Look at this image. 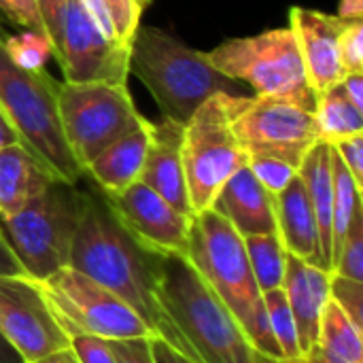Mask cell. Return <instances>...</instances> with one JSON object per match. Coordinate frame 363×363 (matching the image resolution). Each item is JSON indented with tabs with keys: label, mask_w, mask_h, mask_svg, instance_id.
<instances>
[{
	"label": "cell",
	"mask_w": 363,
	"mask_h": 363,
	"mask_svg": "<svg viewBox=\"0 0 363 363\" xmlns=\"http://www.w3.org/2000/svg\"><path fill=\"white\" fill-rule=\"evenodd\" d=\"M330 285H332L330 270L287 253L283 291L287 296L289 308L296 319L302 355H306L313 347H317L321 313L325 302L330 300Z\"/></svg>",
	"instance_id": "obj_17"
},
{
	"label": "cell",
	"mask_w": 363,
	"mask_h": 363,
	"mask_svg": "<svg viewBox=\"0 0 363 363\" xmlns=\"http://www.w3.org/2000/svg\"><path fill=\"white\" fill-rule=\"evenodd\" d=\"M185 257L234 315L255 353L281 359L283 355L268 325L264 296L247 257L245 238L236 228L213 208L194 215Z\"/></svg>",
	"instance_id": "obj_2"
},
{
	"label": "cell",
	"mask_w": 363,
	"mask_h": 363,
	"mask_svg": "<svg viewBox=\"0 0 363 363\" xmlns=\"http://www.w3.org/2000/svg\"><path fill=\"white\" fill-rule=\"evenodd\" d=\"M40 21H43V30L45 36L51 45V51L57 43V34H60V21H62V13H64V4L66 0H34Z\"/></svg>",
	"instance_id": "obj_38"
},
{
	"label": "cell",
	"mask_w": 363,
	"mask_h": 363,
	"mask_svg": "<svg viewBox=\"0 0 363 363\" xmlns=\"http://www.w3.org/2000/svg\"><path fill=\"white\" fill-rule=\"evenodd\" d=\"M111 351L117 363H155L151 351V338H123V340H108Z\"/></svg>",
	"instance_id": "obj_36"
},
{
	"label": "cell",
	"mask_w": 363,
	"mask_h": 363,
	"mask_svg": "<svg viewBox=\"0 0 363 363\" xmlns=\"http://www.w3.org/2000/svg\"><path fill=\"white\" fill-rule=\"evenodd\" d=\"M338 17L340 19H363V0H340L338 2Z\"/></svg>",
	"instance_id": "obj_42"
},
{
	"label": "cell",
	"mask_w": 363,
	"mask_h": 363,
	"mask_svg": "<svg viewBox=\"0 0 363 363\" xmlns=\"http://www.w3.org/2000/svg\"><path fill=\"white\" fill-rule=\"evenodd\" d=\"M70 349L79 363H117L108 340L89 334H70Z\"/></svg>",
	"instance_id": "obj_34"
},
{
	"label": "cell",
	"mask_w": 363,
	"mask_h": 363,
	"mask_svg": "<svg viewBox=\"0 0 363 363\" xmlns=\"http://www.w3.org/2000/svg\"><path fill=\"white\" fill-rule=\"evenodd\" d=\"M332 147H334L336 155L342 160L345 168L349 170L353 183L363 194V134H357V136L347 138V140H340V143H336Z\"/></svg>",
	"instance_id": "obj_35"
},
{
	"label": "cell",
	"mask_w": 363,
	"mask_h": 363,
	"mask_svg": "<svg viewBox=\"0 0 363 363\" xmlns=\"http://www.w3.org/2000/svg\"><path fill=\"white\" fill-rule=\"evenodd\" d=\"M0 336L23 363L70 347L38 281L28 274H0Z\"/></svg>",
	"instance_id": "obj_13"
},
{
	"label": "cell",
	"mask_w": 363,
	"mask_h": 363,
	"mask_svg": "<svg viewBox=\"0 0 363 363\" xmlns=\"http://www.w3.org/2000/svg\"><path fill=\"white\" fill-rule=\"evenodd\" d=\"M315 119L319 136L328 145L363 134V113L347 98L342 85H334L315 98Z\"/></svg>",
	"instance_id": "obj_23"
},
{
	"label": "cell",
	"mask_w": 363,
	"mask_h": 363,
	"mask_svg": "<svg viewBox=\"0 0 363 363\" xmlns=\"http://www.w3.org/2000/svg\"><path fill=\"white\" fill-rule=\"evenodd\" d=\"M104 4L111 11L119 40L130 45L140 26V15L145 9L138 4V0H104Z\"/></svg>",
	"instance_id": "obj_33"
},
{
	"label": "cell",
	"mask_w": 363,
	"mask_h": 363,
	"mask_svg": "<svg viewBox=\"0 0 363 363\" xmlns=\"http://www.w3.org/2000/svg\"><path fill=\"white\" fill-rule=\"evenodd\" d=\"M262 296H264V306H266V315H268V325H270L272 338H274L281 355L285 359L304 357L300 351V342H298L296 319H294V313L289 308L283 287L262 291Z\"/></svg>",
	"instance_id": "obj_27"
},
{
	"label": "cell",
	"mask_w": 363,
	"mask_h": 363,
	"mask_svg": "<svg viewBox=\"0 0 363 363\" xmlns=\"http://www.w3.org/2000/svg\"><path fill=\"white\" fill-rule=\"evenodd\" d=\"M317 347L342 363H363L362 328L330 298L321 313Z\"/></svg>",
	"instance_id": "obj_24"
},
{
	"label": "cell",
	"mask_w": 363,
	"mask_h": 363,
	"mask_svg": "<svg viewBox=\"0 0 363 363\" xmlns=\"http://www.w3.org/2000/svg\"><path fill=\"white\" fill-rule=\"evenodd\" d=\"M151 351H153L155 363H196L194 359H189L187 355L179 353L174 347H170L166 340L157 338V336L151 338Z\"/></svg>",
	"instance_id": "obj_39"
},
{
	"label": "cell",
	"mask_w": 363,
	"mask_h": 363,
	"mask_svg": "<svg viewBox=\"0 0 363 363\" xmlns=\"http://www.w3.org/2000/svg\"><path fill=\"white\" fill-rule=\"evenodd\" d=\"M306 363H342L338 359H334L332 355H328L325 351H321L319 347H313L306 355H304Z\"/></svg>",
	"instance_id": "obj_46"
},
{
	"label": "cell",
	"mask_w": 363,
	"mask_h": 363,
	"mask_svg": "<svg viewBox=\"0 0 363 363\" xmlns=\"http://www.w3.org/2000/svg\"><path fill=\"white\" fill-rule=\"evenodd\" d=\"M0 274L13 277V274H26L21 262L17 259V255L13 253L2 228H0Z\"/></svg>",
	"instance_id": "obj_40"
},
{
	"label": "cell",
	"mask_w": 363,
	"mask_h": 363,
	"mask_svg": "<svg viewBox=\"0 0 363 363\" xmlns=\"http://www.w3.org/2000/svg\"><path fill=\"white\" fill-rule=\"evenodd\" d=\"M83 208L77 185L55 181L0 228L28 277L43 281L70 264V249Z\"/></svg>",
	"instance_id": "obj_6"
},
{
	"label": "cell",
	"mask_w": 363,
	"mask_h": 363,
	"mask_svg": "<svg viewBox=\"0 0 363 363\" xmlns=\"http://www.w3.org/2000/svg\"><path fill=\"white\" fill-rule=\"evenodd\" d=\"M117 298L147 323L153 336L194 359L187 342L166 317L155 294V255L140 249L119 225L104 196L83 191V208L74 232L70 264Z\"/></svg>",
	"instance_id": "obj_1"
},
{
	"label": "cell",
	"mask_w": 363,
	"mask_h": 363,
	"mask_svg": "<svg viewBox=\"0 0 363 363\" xmlns=\"http://www.w3.org/2000/svg\"><path fill=\"white\" fill-rule=\"evenodd\" d=\"M206 62L236 83H247L255 96L291 98L315 106L294 32L287 28L264 30L253 36L228 38L211 51Z\"/></svg>",
	"instance_id": "obj_7"
},
{
	"label": "cell",
	"mask_w": 363,
	"mask_h": 363,
	"mask_svg": "<svg viewBox=\"0 0 363 363\" xmlns=\"http://www.w3.org/2000/svg\"><path fill=\"white\" fill-rule=\"evenodd\" d=\"M247 166L270 196L281 194L298 174V168L274 157H249Z\"/></svg>",
	"instance_id": "obj_30"
},
{
	"label": "cell",
	"mask_w": 363,
	"mask_h": 363,
	"mask_svg": "<svg viewBox=\"0 0 363 363\" xmlns=\"http://www.w3.org/2000/svg\"><path fill=\"white\" fill-rule=\"evenodd\" d=\"M330 298L353 319L355 325L363 330V285L362 281H353L347 277H338L332 272Z\"/></svg>",
	"instance_id": "obj_32"
},
{
	"label": "cell",
	"mask_w": 363,
	"mask_h": 363,
	"mask_svg": "<svg viewBox=\"0 0 363 363\" xmlns=\"http://www.w3.org/2000/svg\"><path fill=\"white\" fill-rule=\"evenodd\" d=\"M55 106L64 140L81 170L145 119L128 85L119 83H55Z\"/></svg>",
	"instance_id": "obj_8"
},
{
	"label": "cell",
	"mask_w": 363,
	"mask_h": 363,
	"mask_svg": "<svg viewBox=\"0 0 363 363\" xmlns=\"http://www.w3.org/2000/svg\"><path fill=\"white\" fill-rule=\"evenodd\" d=\"M104 200L140 249L153 255H185L194 215L177 211L140 181L119 194L104 196Z\"/></svg>",
	"instance_id": "obj_14"
},
{
	"label": "cell",
	"mask_w": 363,
	"mask_h": 363,
	"mask_svg": "<svg viewBox=\"0 0 363 363\" xmlns=\"http://www.w3.org/2000/svg\"><path fill=\"white\" fill-rule=\"evenodd\" d=\"M338 51L345 74L363 72V19H342Z\"/></svg>",
	"instance_id": "obj_31"
},
{
	"label": "cell",
	"mask_w": 363,
	"mask_h": 363,
	"mask_svg": "<svg viewBox=\"0 0 363 363\" xmlns=\"http://www.w3.org/2000/svg\"><path fill=\"white\" fill-rule=\"evenodd\" d=\"M0 11L23 30H34V32L45 34L34 0H0Z\"/></svg>",
	"instance_id": "obj_37"
},
{
	"label": "cell",
	"mask_w": 363,
	"mask_h": 363,
	"mask_svg": "<svg viewBox=\"0 0 363 363\" xmlns=\"http://www.w3.org/2000/svg\"><path fill=\"white\" fill-rule=\"evenodd\" d=\"M128 68L151 91L164 117L179 123H185L211 96H245L236 81L206 62L202 51L153 26H138L130 43Z\"/></svg>",
	"instance_id": "obj_4"
},
{
	"label": "cell",
	"mask_w": 363,
	"mask_h": 363,
	"mask_svg": "<svg viewBox=\"0 0 363 363\" xmlns=\"http://www.w3.org/2000/svg\"><path fill=\"white\" fill-rule=\"evenodd\" d=\"M6 51L15 64L28 70H40L51 55V45L45 34L34 30H23L15 36H4Z\"/></svg>",
	"instance_id": "obj_29"
},
{
	"label": "cell",
	"mask_w": 363,
	"mask_h": 363,
	"mask_svg": "<svg viewBox=\"0 0 363 363\" xmlns=\"http://www.w3.org/2000/svg\"><path fill=\"white\" fill-rule=\"evenodd\" d=\"M332 168H334V208H332V266L349 232L355 211L362 206V191L353 183L342 160L332 147Z\"/></svg>",
	"instance_id": "obj_26"
},
{
	"label": "cell",
	"mask_w": 363,
	"mask_h": 363,
	"mask_svg": "<svg viewBox=\"0 0 363 363\" xmlns=\"http://www.w3.org/2000/svg\"><path fill=\"white\" fill-rule=\"evenodd\" d=\"M181 140L183 123L168 117H164L160 123H153L147 160L138 181L162 196L177 211L191 215L181 157Z\"/></svg>",
	"instance_id": "obj_16"
},
{
	"label": "cell",
	"mask_w": 363,
	"mask_h": 363,
	"mask_svg": "<svg viewBox=\"0 0 363 363\" xmlns=\"http://www.w3.org/2000/svg\"><path fill=\"white\" fill-rule=\"evenodd\" d=\"M211 208L225 217L242 238L277 232L274 196L264 189L249 166L236 170L228 179Z\"/></svg>",
	"instance_id": "obj_18"
},
{
	"label": "cell",
	"mask_w": 363,
	"mask_h": 363,
	"mask_svg": "<svg viewBox=\"0 0 363 363\" xmlns=\"http://www.w3.org/2000/svg\"><path fill=\"white\" fill-rule=\"evenodd\" d=\"M247 257L262 291L279 289L285 281V266H287V251L279 238V234H257L245 236Z\"/></svg>",
	"instance_id": "obj_25"
},
{
	"label": "cell",
	"mask_w": 363,
	"mask_h": 363,
	"mask_svg": "<svg viewBox=\"0 0 363 363\" xmlns=\"http://www.w3.org/2000/svg\"><path fill=\"white\" fill-rule=\"evenodd\" d=\"M60 181L51 168L21 143L0 149V219L15 215L30 200Z\"/></svg>",
	"instance_id": "obj_21"
},
{
	"label": "cell",
	"mask_w": 363,
	"mask_h": 363,
	"mask_svg": "<svg viewBox=\"0 0 363 363\" xmlns=\"http://www.w3.org/2000/svg\"><path fill=\"white\" fill-rule=\"evenodd\" d=\"M340 28L342 19L338 15L304 6L289 9V30L296 36L304 72L315 94L338 85L345 77L338 51Z\"/></svg>",
	"instance_id": "obj_15"
},
{
	"label": "cell",
	"mask_w": 363,
	"mask_h": 363,
	"mask_svg": "<svg viewBox=\"0 0 363 363\" xmlns=\"http://www.w3.org/2000/svg\"><path fill=\"white\" fill-rule=\"evenodd\" d=\"M274 217L277 234L285 251L323 268L317 219L304 183L298 174L281 194L274 196Z\"/></svg>",
	"instance_id": "obj_20"
},
{
	"label": "cell",
	"mask_w": 363,
	"mask_h": 363,
	"mask_svg": "<svg viewBox=\"0 0 363 363\" xmlns=\"http://www.w3.org/2000/svg\"><path fill=\"white\" fill-rule=\"evenodd\" d=\"M347 98L353 102L355 108H359L363 113V72H351V74H345L342 81H340Z\"/></svg>",
	"instance_id": "obj_41"
},
{
	"label": "cell",
	"mask_w": 363,
	"mask_h": 363,
	"mask_svg": "<svg viewBox=\"0 0 363 363\" xmlns=\"http://www.w3.org/2000/svg\"><path fill=\"white\" fill-rule=\"evenodd\" d=\"M55 83L45 68L28 70L15 64L0 32V111L23 147L43 160L60 181L77 185L83 170L74 162L60 128Z\"/></svg>",
	"instance_id": "obj_5"
},
{
	"label": "cell",
	"mask_w": 363,
	"mask_h": 363,
	"mask_svg": "<svg viewBox=\"0 0 363 363\" xmlns=\"http://www.w3.org/2000/svg\"><path fill=\"white\" fill-rule=\"evenodd\" d=\"M0 363H23V359L15 353V349L0 336Z\"/></svg>",
	"instance_id": "obj_45"
},
{
	"label": "cell",
	"mask_w": 363,
	"mask_h": 363,
	"mask_svg": "<svg viewBox=\"0 0 363 363\" xmlns=\"http://www.w3.org/2000/svg\"><path fill=\"white\" fill-rule=\"evenodd\" d=\"M155 294L196 363H257L242 328L185 255H155Z\"/></svg>",
	"instance_id": "obj_3"
},
{
	"label": "cell",
	"mask_w": 363,
	"mask_h": 363,
	"mask_svg": "<svg viewBox=\"0 0 363 363\" xmlns=\"http://www.w3.org/2000/svg\"><path fill=\"white\" fill-rule=\"evenodd\" d=\"M38 285L68 336L89 334L104 340L153 338V332L134 308L72 266L53 272Z\"/></svg>",
	"instance_id": "obj_11"
},
{
	"label": "cell",
	"mask_w": 363,
	"mask_h": 363,
	"mask_svg": "<svg viewBox=\"0 0 363 363\" xmlns=\"http://www.w3.org/2000/svg\"><path fill=\"white\" fill-rule=\"evenodd\" d=\"M257 363H306V359H304V357H296V359H285V357H281V359H270V357H264V355L257 353Z\"/></svg>",
	"instance_id": "obj_47"
},
{
	"label": "cell",
	"mask_w": 363,
	"mask_h": 363,
	"mask_svg": "<svg viewBox=\"0 0 363 363\" xmlns=\"http://www.w3.org/2000/svg\"><path fill=\"white\" fill-rule=\"evenodd\" d=\"M298 177L308 194L321 240L323 268L332 272V208H334V168L332 145L319 140L302 160Z\"/></svg>",
	"instance_id": "obj_22"
},
{
	"label": "cell",
	"mask_w": 363,
	"mask_h": 363,
	"mask_svg": "<svg viewBox=\"0 0 363 363\" xmlns=\"http://www.w3.org/2000/svg\"><path fill=\"white\" fill-rule=\"evenodd\" d=\"M51 55L57 60L66 83L128 85L130 45L106 38L81 0H66Z\"/></svg>",
	"instance_id": "obj_12"
},
{
	"label": "cell",
	"mask_w": 363,
	"mask_h": 363,
	"mask_svg": "<svg viewBox=\"0 0 363 363\" xmlns=\"http://www.w3.org/2000/svg\"><path fill=\"white\" fill-rule=\"evenodd\" d=\"M13 143H21L15 128L9 123V119L4 117V113L0 111V149L6 147V145H13Z\"/></svg>",
	"instance_id": "obj_43"
},
{
	"label": "cell",
	"mask_w": 363,
	"mask_h": 363,
	"mask_svg": "<svg viewBox=\"0 0 363 363\" xmlns=\"http://www.w3.org/2000/svg\"><path fill=\"white\" fill-rule=\"evenodd\" d=\"M332 272L353 281H363V211H355L349 232L342 240V247L334 259Z\"/></svg>",
	"instance_id": "obj_28"
},
{
	"label": "cell",
	"mask_w": 363,
	"mask_h": 363,
	"mask_svg": "<svg viewBox=\"0 0 363 363\" xmlns=\"http://www.w3.org/2000/svg\"><path fill=\"white\" fill-rule=\"evenodd\" d=\"M230 125L249 157H274L300 168L321 140L315 106L279 96H228Z\"/></svg>",
	"instance_id": "obj_9"
},
{
	"label": "cell",
	"mask_w": 363,
	"mask_h": 363,
	"mask_svg": "<svg viewBox=\"0 0 363 363\" xmlns=\"http://www.w3.org/2000/svg\"><path fill=\"white\" fill-rule=\"evenodd\" d=\"M34 363H79V359L72 353V349L68 347V349L55 351V353H51V355H47V357H43V359H38V362Z\"/></svg>",
	"instance_id": "obj_44"
},
{
	"label": "cell",
	"mask_w": 363,
	"mask_h": 363,
	"mask_svg": "<svg viewBox=\"0 0 363 363\" xmlns=\"http://www.w3.org/2000/svg\"><path fill=\"white\" fill-rule=\"evenodd\" d=\"M149 2H151V0H138V4H140L143 9H147V6H149Z\"/></svg>",
	"instance_id": "obj_48"
},
{
	"label": "cell",
	"mask_w": 363,
	"mask_h": 363,
	"mask_svg": "<svg viewBox=\"0 0 363 363\" xmlns=\"http://www.w3.org/2000/svg\"><path fill=\"white\" fill-rule=\"evenodd\" d=\"M225 98L228 94L211 96L183 123L181 157L191 215L208 211L228 179L249 164L232 132Z\"/></svg>",
	"instance_id": "obj_10"
},
{
	"label": "cell",
	"mask_w": 363,
	"mask_h": 363,
	"mask_svg": "<svg viewBox=\"0 0 363 363\" xmlns=\"http://www.w3.org/2000/svg\"><path fill=\"white\" fill-rule=\"evenodd\" d=\"M151 130L153 123L143 119L134 130L117 138L85 166L83 174L94 179L100 194H119L140 179L151 143Z\"/></svg>",
	"instance_id": "obj_19"
}]
</instances>
